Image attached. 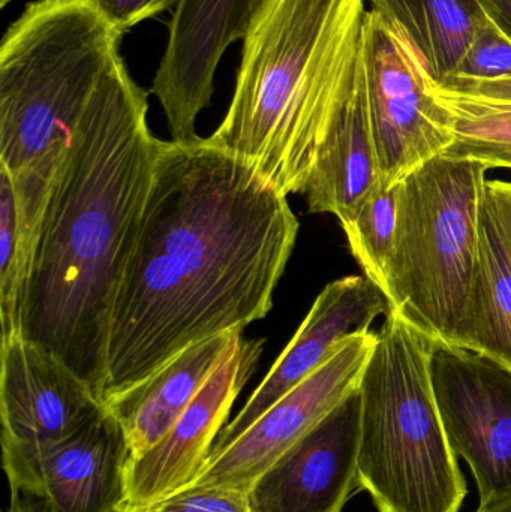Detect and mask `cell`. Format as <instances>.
I'll return each mask as SVG.
<instances>
[{
    "label": "cell",
    "mask_w": 511,
    "mask_h": 512,
    "mask_svg": "<svg viewBox=\"0 0 511 512\" xmlns=\"http://www.w3.org/2000/svg\"><path fill=\"white\" fill-rule=\"evenodd\" d=\"M287 195L212 146L162 141L111 310L102 403L266 318L299 234Z\"/></svg>",
    "instance_id": "6da1fadb"
},
{
    "label": "cell",
    "mask_w": 511,
    "mask_h": 512,
    "mask_svg": "<svg viewBox=\"0 0 511 512\" xmlns=\"http://www.w3.org/2000/svg\"><path fill=\"white\" fill-rule=\"evenodd\" d=\"M147 110L122 60L57 176L21 322V337L56 355L101 403L111 310L161 144Z\"/></svg>",
    "instance_id": "7a4b0ae2"
},
{
    "label": "cell",
    "mask_w": 511,
    "mask_h": 512,
    "mask_svg": "<svg viewBox=\"0 0 511 512\" xmlns=\"http://www.w3.org/2000/svg\"><path fill=\"white\" fill-rule=\"evenodd\" d=\"M365 14V0H267L243 39L227 114L206 140L287 197L303 194Z\"/></svg>",
    "instance_id": "3957f363"
},
{
    "label": "cell",
    "mask_w": 511,
    "mask_h": 512,
    "mask_svg": "<svg viewBox=\"0 0 511 512\" xmlns=\"http://www.w3.org/2000/svg\"><path fill=\"white\" fill-rule=\"evenodd\" d=\"M437 340L387 312L360 382L357 477L378 512H459L467 481L435 399Z\"/></svg>",
    "instance_id": "277c9868"
},
{
    "label": "cell",
    "mask_w": 511,
    "mask_h": 512,
    "mask_svg": "<svg viewBox=\"0 0 511 512\" xmlns=\"http://www.w3.org/2000/svg\"><path fill=\"white\" fill-rule=\"evenodd\" d=\"M122 33L92 0H35L0 42V168L71 146L117 63Z\"/></svg>",
    "instance_id": "5b68a950"
},
{
    "label": "cell",
    "mask_w": 511,
    "mask_h": 512,
    "mask_svg": "<svg viewBox=\"0 0 511 512\" xmlns=\"http://www.w3.org/2000/svg\"><path fill=\"white\" fill-rule=\"evenodd\" d=\"M482 162L440 155L399 182L390 309L444 345H467L485 192Z\"/></svg>",
    "instance_id": "8992f818"
},
{
    "label": "cell",
    "mask_w": 511,
    "mask_h": 512,
    "mask_svg": "<svg viewBox=\"0 0 511 512\" xmlns=\"http://www.w3.org/2000/svg\"><path fill=\"white\" fill-rule=\"evenodd\" d=\"M362 53L380 182L396 185L449 149L450 119L410 45L372 9L363 18Z\"/></svg>",
    "instance_id": "52a82bcc"
},
{
    "label": "cell",
    "mask_w": 511,
    "mask_h": 512,
    "mask_svg": "<svg viewBox=\"0 0 511 512\" xmlns=\"http://www.w3.org/2000/svg\"><path fill=\"white\" fill-rule=\"evenodd\" d=\"M431 376L450 445L476 480L479 508L511 498V370L437 342Z\"/></svg>",
    "instance_id": "ba28073f"
},
{
    "label": "cell",
    "mask_w": 511,
    "mask_h": 512,
    "mask_svg": "<svg viewBox=\"0 0 511 512\" xmlns=\"http://www.w3.org/2000/svg\"><path fill=\"white\" fill-rule=\"evenodd\" d=\"M377 333L351 336L326 364L285 394L224 451L209 457L194 486L249 492L291 445L359 390Z\"/></svg>",
    "instance_id": "9c48e42d"
},
{
    "label": "cell",
    "mask_w": 511,
    "mask_h": 512,
    "mask_svg": "<svg viewBox=\"0 0 511 512\" xmlns=\"http://www.w3.org/2000/svg\"><path fill=\"white\" fill-rule=\"evenodd\" d=\"M2 457L11 492L35 499L42 512H117L126 502L131 448L104 405L62 441Z\"/></svg>",
    "instance_id": "30bf717a"
},
{
    "label": "cell",
    "mask_w": 511,
    "mask_h": 512,
    "mask_svg": "<svg viewBox=\"0 0 511 512\" xmlns=\"http://www.w3.org/2000/svg\"><path fill=\"white\" fill-rule=\"evenodd\" d=\"M267 0H180L150 93L158 98L171 137L198 140L195 122L215 92V75L225 51L245 39Z\"/></svg>",
    "instance_id": "8fae6325"
},
{
    "label": "cell",
    "mask_w": 511,
    "mask_h": 512,
    "mask_svg": "<svg viewBox=\"0 0 511 512\" xmlns=\"http://www.w3.org/2000/svg\"><path fill=\"white\" fill-rule=\"evenodd\" d=\"M263 346V340L240 337L158 444L129 459L125 504L147 508L197 480Z\"/></svg>",
    "instance_id": "7c38bea8"
},
{
    "label": "cell",
    "mask_w": 511,
    "mask_h": 512,
    "mask_svg": "<svg viewBox=\"0 0 511 512\" xmlns=\"http://www.w3.org/2000/svg\"><path fill=\"white\" fill-rule=\"evenodd\" d=\"M389 310V298L365 274L330 282L312 304L269 375L239 415L221 430L209 457L233 444L264 412L326 364L345 340L371 331L375 319L386 316Z\"/></svg>",
    "instance_id": "4fadbf2b"
},
{
    "label": "cell",
    "mask_w": 511,
    "mask_h": 512,
    "mask_svg": "<svg viewBox=\"0 0 511 512\" xmlns=\"http://www.w3.org/2000/svg\"><path fill=\"white\" fill-rule=\"evenodd\" d=\"M2 453L39 450L80 429L102 403L62 360L17 337L3 343Z\"/></svg>",
    "instance_id": "5bb4252c"
},
{
    "label": "cell",
    "mask_w": 511,
    "mask_h": 512,
    "mask_svg": "<svg viewBox=\"0 0 511 512\" xmlns=\"http://www.w3.org/2000/svg\"><path fill=\"white\" fill-rule=\"evenodd\" d=\"M360 393L291 445L249 490L254 512H342L359 486Z\"/></svg>",
    "instance_id": "9a60e30c"
},
{
    "label": "cell",
    "mask_w": 511,
    "mask_h": 512,
    "mask_svg": "<svg viewBox=\"0 0 511 512\" xmlns=\"http://www.w3.org/2000/svg\"><path fill=\"white\" fill-rule=\"evenodd\" d=\"M378 182L380 173L360 47L330 114L302 195L309 212L329 213L341 224Z\"/></svg>",
    "instance_id": "2e32d148"
},
{
    "label": "cell",
    "mask_w": 511,
    "mask_h": 512,
    "mask_svg": "<svg viewBox=\"0 0 511 512\" xmlns=\"http://www.w3.org/2000/svg\"><path fill=\"white\" fill-rule=\"evenodd\" d=\"M68 147H59L20 173L0 168V319L2 345L21 337L24 304L42 230Z\"/></svg>",
    "instance_id": "e0dca14e"
},
{
    "label": "cell",
    "mask_w": 511,
    "mask_h": 512,
    "mask_svg": "<svg viewBox=\"0 0 511 512\" xmlns=\"http://www.w3.org/2000/svg\"><path fill=\"white\" fill-rule=\"evenodd\" d=\"M240 337L225 333L195 343L140 384L102 403L125 430L131 457L158 444Z\"/></svg>",
    "instance_id": "ac0fdd59"
},
{
    "label": "cell",
    "mask_w": 511,
    "mask_h": 512,
    "mask_svg": "<svg viewBox=\"0 0 511 512\" xmlns=\"http://www.w3.org/2000/svg\"><path fill=\"white\" fill-rule=\"evenodd\" d=\"M410 45L435 83L452 77L476 33L489 21L480 0H369Z\"/></svg>",
    "instance_id": "d6986e66"
},
{
    "label": "cell",
    "mask_w": 511,
    "mask_h": 512,
    "mask_svg": "<svg viewBox=\"0 0 511 512\" xmlns=\"http://www.w3.org/2000/svg\"><path fill=\"white\" fill-rule=\"evenodd\" d=\"M431 92L450 119L453 141L444 156L511 170V77L431 80Z\"/></svg>",
    "instance_id": "ffe728a7"
},
{
    "label": "cell",
    "mask_w": 511,
    "mask_h": 512,
    "mask_svg": "<svg viewBox=\"0 0 511 512\" xmlns=\"http://www.w3.org/2000/svg\"><path fill=\"white\" fill-rule=\"evenodd\" d=\"M465 349L486 355L511 370V256L486 192L480 209L479 261Z\"/></svg>",
    "instance_id": "44dd1931"
},
{
    "label": "cell",
    "mask_w": 511,
    "mask_h": 512,
    "mask_svg": "<svg viewBox=\"0 0 511 512\" xmlns=\"http://www.w3.org/2000/svg\"><path fill=\"white\" fill-rule=\"evenodd\" d=\"M399 183L378 182L359 206L341 222L348 248L366 277L389 292V268L398 230Z\"/></svg>",
    "instance_id": "7402d4cb"
},
{
    "label": "cell",
    "mask_w": 511,
    "mask_h": 512,
    "mask_svg": "<svg viewBox=\"0 0 511 512\" xmlns=\"http://www.w3.org/2000/svg\"><path fill=\"white\" fill-rule=\"evenodd\" d=\"M452 77L470 80L511 77V39L491 18L474 36Z\"/></svg>",
    "instance_id": "603a6c76"
},
{
    "label": "cell",
    "mask_w": 511,
    "mask_h": 512,
    "mask_svg": "<svg viewBox=\"0 0 511 512\" xmlns=\"http://www.w3.org/2000/svg\"><path fill=\"white\" fill-rule=\"evenodd\" d=\"M147 508L150 512H254L249 492L194 484Z\"/></svg>",
    "instance_id": "cb8c5ba5"
},
{
    "label": "cell",
    "mask_w": 511,
    "mask_h": 512,
    "mask_svg": "<svg viewBox=\"0 0 511 512\" xmlns=\"http://www.w3.org/2000/svg\"><path fill=\"white\" fill-rule=\"evenodd\" d=\"M122 35L149 18L176 8L180 0H92Z\"/></svg>",
    "instance_id": "d4e9b609"
},
{
    "label": "cell",
    "mask_w": 511,
    "mask_h": 512,
    "mask_svg": "<svg viewBox=\"0 0 511 512\" xmlns=\"http://www.w3.org/2000/svg\"><path fill=\"white\" fill-rule=\"evenodd\" d=\"M485 192L494 207L511 256V182L500 179H486Z\"/></svg>",
    "instance_id": "484cf974"
},
{
    "label": "cell",
    "mask_w": 511,
    "mask_h": 512,
    "mask_svg": "<svg viewBox=\"0 0 511 512\" xmlns=\"http://www.w3.org/2000/svg\"><path fill=\"white\" fill-rule=\"evenodd\" d=\"M488 17L511 39V0H480Z\"/></svg>",
    "instance_id": "4316f807"
},
{
    "label": "cell",
    "mask_w": 511,
    "mask_h": 512,
    "mask_svg": "<svg viewBox=\"0 0 511 512\" xmlns=\"http://www.w3.org/2000/svg\"><path fill=\"white\" fill-rule=\"evenodd\" d=\"M8 512H42L38 502L24 493L11 492V504Z\"/></svg>",
    "instance_id": "83f0119b"
},
{
    "label": "cell",
    "mask_w": 511,
    "mask_h": 512,
    "mask_svg": "<svg viewBox=\"0 0 511 512\" xmlns=\"http://www.w3.org/2000/svg\"><path fill=\"white\" fill-rule=\"evenodd\" d=\"M477 512H511V498L506 501L495 502L489 507L479 508Z\"/></svg>",
    "instance_id": "f1b7e54d"
},
{
    "label": "cell",
    "mask_w": 511,
    "mask_h": 512,
    "mask_svg": "<svg viewBox=\"0 0 511 512\" xmlns=\"http://www.w3.org/2000/svg\"><path fill=\"white\" fill-rule=\"evenodd\" d=\"M117 512H150L146 507H134V505L123 504Z\"/></svg>",
    "instance_id": "f546056e"
},
{
    "label": "cell",
    "mask_w": 511,
    "mask_h": 512,
    "mask_svg": "<svg viewBox=\"0 0 511 512\" xmlns=\"http://www.w3.org/2000/svg\"><path fill=\"white\" fill-rule=\"evenodd\" d=\"M9 2H11V0H0V6H2V8H5V6L8 5Z\"/></svg>",
    "instance_id": "4dcf8cb0"
}]
</instances>
